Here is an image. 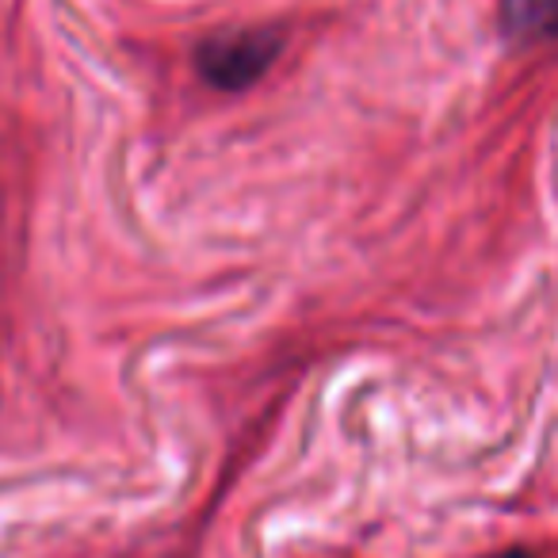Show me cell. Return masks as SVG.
Instances as JSON below:
<instances>
[{
  "instance_id": "cell-1",
  "label": "cell",
  "mask_w": 558,
  "mask_h": 558,
  "mask_svg": "<svg viewBox=\"0 0 558 558\" xmlns=\"http://www.w3.org/2000/svg\"><path fill=\"white\" fill-rule=\"evenodd\" d=\"M279 50H283V35L271 32V27L226 32L195 50V70L207 85L222 88V93H241L271 70Z\"/></svg>"
},
{
  "instance_id": "cell-2",
  "label": "cell",
  "mask_w": 558,
  "mask_h": 558,
  "mask_svg": "<svg viewBox=\"0 0 558 558\" xmlns=\"http://www.w3.org/2000/svg\"><path fill=\"white\" fill-rule=\"evenodd\" d=\"M501 32L512 43L558 39V0H501Z\"/></svg>"
},
{
  "instance_id": "cell-3",
  "label": "cell",
  "mask_w": 558,
  "mask_h": 558,
  "mask_svg": "<svg viewBox=\"0 0 558 558\" xmlns=\"http://www.w3.org/2000/svg\"><path fill=\"white\" fill-rule=\"evenodd\" d=\"M497 558H532V555H524V550H505V555H497Z\"/></svg>"
}]
</instances>
